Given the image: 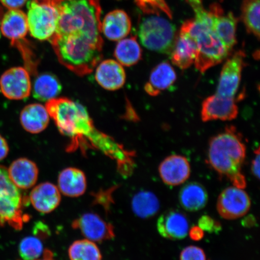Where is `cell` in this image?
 I'll list each match as a JSON object with an SVG mask.
<instances>
[{
	"label": "cell",
	"instance_id": "cell-1",
	"mask_svg": "<svg viewBox=\"0 0 260 260\" xmlns=\"http://www.w3.org/2000/svg\"><path fill=\"white\" fill-rule=\"evenodd\" d=\"M45 107L59 132L70 139V150L82 146L100 149L115 159L120 168L132 161V152L98 130L85 107L80 103L67 98H56L48 101Z\"/></svg>",
	"mask_w": 260,
	"mask_h": 260
},
{
	"label": "cell",
	"instance_id": "cell-2",
	"mask_svg": "<svg viewBox=\"0 0 260 260\" xmlns=\"http://www.w3.org/2000/svg\"><path fill=\"white\" fill-rule=\"evenodd\" d=\"M57 13L53 37L102 40L100 0H51Z\"/></svg>",
	"mask_w": 260,
	"mask_h": 260
},
{
	"label": "cell",
	"instance_id": "cell-3",
	"mask_svg": "<svg viewBox=\"0 0 260 260\" xmlns=\"http://www.w3.org/2000/svg\"><path fill=\"white\" fill-rule=\"evenodd\" d=\"M193 10V19L184 22L181 31L187 32L196 42L198 54L195 67L201 73L222 62L229 57L230 51L217 37L213 27L212 16L205 9L203 0H187Z\"/></svg>",
	"mask_w": 260,
	"mask_h": 260
},
{
	"label": "cell",
	"instance_id": "cell-4",
	"mask_svg": "<svg viewBox=\"0 0 260 260\" xmlns=\"http://www.w3.org/2000/svg\"><path fill=\"white\" fill-rule=\"evenodd\" d=\"M246 151L242 136L235 127L229 126L210 140L208 161L217 173L229 179L233 186L243 188L246 182L242 168Z\"/></svg>",
	"mask_w": 260,
	"mask_h": 260
},
{
	"label": "cell",
	"instance_id": "cell-5",
	"mask_svg": "<svg viewBox=\"0 0 260 260\" xmlns=\"http://www.w3.org/2000/svg\"><path fill=\"white\" fill-rule=\"evenodd\" d=\"M58 61L79 76L93 72L103 57V40L53 37L50 40Z\"/></svg>",
	"mask_w": 260,
	"mask_h": 260
},
{
	"label": "cell",
	"instance_id": "cell-6",
	"mask_svg": "<svg viewBox=\"0 0 260 260\" xmlns=\"http://www.w3.org/2000/svg\"><path fill=\"white\" fill-rule=\"evenodd\" d=\"M139 37L144 46L157 53L171 54L176 40V28L160 16L145 18L139 27Z\"/></svg>",
	"mask_w": 260,
	"mask_h": 260
},
{
	"label": "cell",
	"instance_id": "cell-7",
	"mask_svg": "<svg viewBox=\"0 0 260 260\" xmlns=\"http://www.w3.org/2000/svg\"><path fill=\"white\" fill-rule=\"evenodd\" d=\"M23 198L10 178L8 171L0 165V225L20 230L28 217L22 211Z\"/></svg>",
	"mask_w": 260,
	"mask_h": 260
},
{
	"label": "cell",
	"instance_id": "cell-8",
	"mask_svg": "<svg viewBox=\"0 0 260 260\" xmlns=\"http://www.w3.org/2000/svg\"><path fill=\"white\" fill-rule=\"evenodd\" d=\"M28 31L40 41L50 40L56 31L57 13L50 2L32 0L27 3Z\"/></svg>",
	"mask_w": 260,
	"mask_h": 260
},
{
	"label": "cell",
	"instance_id": "cell-9",
	"mask_svg": "<svg viewBox=\"0 0 260 260\" xmlns=\"http://www.w3.org/2000/svg\"><path fill=\"white\" fill-rule=\"evenodd\" d=\"M251 200L242 188L235 186L226 188L219 194L217 210L222 218L234 220L248 213L251 208Z\"/></svg>",
	"mask_w": 260,
	"mask_h": 260
},
{
	"label": "cell",
	"instance_id": "cell-10",
	"mask_svg": "<svg viewBox=\"0 0 260 260\" xmlns=\"http://www.w3.org/2000/svg\"><path fill=\"white\" fill-rule=\"evenodd\" d=\"M245 54L239 51L228 58L220 74L216 94L224 97L235 98L240 87Z\"/></svg>",
	"mask_w": 260,
	"mask_h": 260
},
{
	"label": "cell",
	"instance_id": "cell-11",
	"mask_svg": "<svg viewBox=\"0 0 260 260\" xmlns=\"http://www.w3.org/2000/svg\"><path fill=\"white\" fill-rule=\"evenodd\" d=\"M32 89L30 74L23 67H14L5 71L0 78V90L11 100H21L30 96Z\"/></svg>",
	"mask_w": 260,
	"mask_h": 260
},
{
	"label": "cell",
	"instance_id": "cell-12",
	"mask_svg": "<svg viewBox=\"0 0 260 260\" xmlns=\"http://www.w3.org/2000/svg\"><path fill=\"white\" fill-rule=\"evenodd\" d=\"M238 114L239 108L235 98L224 97L216 93L204 101L201 112L203 122L232 121Z\"/></svg>",
	"mask_w": 260,
	"mask_h": 260
},
{
	"label": "cell",
	"instance_id": "cell-13",
	"mask_svg": "<svg viewBox=\"0 0 260 260\" xmlns=\"http://www.w3.org/2000/svg\"><path fill=\"white\" fill-rule=\"evenodd\" d=\"M74 229L79 230L84 237L93 242H102L115 237L113 226L98 214L87 213L73 222Z\"/></svg>",
	"mask_w": 260,
	"mask_h": 260
},
{
	"label": "cell",
	"instance_id": "cell-14",
	"mask_svg": "<svg viewBox=\"0 0 260 260\" xmlns=\"http://www.w3.org/2000/svg\"><path fill=\"white\" fill-rule=\"evenodd\" d=\"M158 171L164 183L169 186H178L189 178L190 165L184 156L171 155L161 162Z\"/></svg>",
	"mask_w": 260,
	"mask_h": 260
},
{
	"label": "cell",
	"instance_id": "cell-15",
	"mask_svg": "<svg viewBox=\"0 0 260 260\" xmlns=\"http://www.w3.org/2000/svg\"><path fill=\"white\" fill-rule=\"evenodd\" d=\"M213 27L217 37L230 52L236 44L237 19L232 12L224 14L219 5L211 6Z\"/></svg>",
	"mask_w": 260,
	"mask_h": 260
},
{
	"label": "cell",
	"instance_id": "cell-16",
	"mask_svg": "<svg viewBox=\"0 0 260 260\" xmlns=\"http://www.w3.org/2000/svg\"><path fill=\"white\" fill-rule=\"evenodd\" d=\"M157 228L162 237L173 240L184 239L190 230L186 216L174 210L166 211L159 217Z\"/></svg>",
	"mask_w": 260,
	"mask_h": 260
},
{
	"label": "cell",
	"instance_id": "cell-17",
	"mask_svg": "<svg viewBox=\"0 0 260 260\" xmlns=\"http://www.w3.org/2000/svg\"><path fill=\"white\" fill-rule=\"evenodd\" d=\"M28 31L27 16L19 9L9 10L3 16L0 32L15 45L24 41Z\"/></svg>",
	"mask_w": 260,
	"mask_h": 260
},
{
	"label": "cell",
	"instance_id": "cell-18",
	"mask_svg": "<svg viewBox=\"0 0 260 260\" xmlns=\"http://www.w3.org/2000/svg\"><path fill=\"white\" fill-rule=\"evenodd\" d=\"M95 79L101 86L107 90L122 88L126 81V74L122 65L118 61L107 59L97 67Z\"/></svg>",
	"mask_w": 260,
	"mask_h": 260
},
{
	"label": "cell",
	"instance_id": "cell-19",
	"mask_svg": "<svg viewBox=\"0 0 260 260\" xmlns=\"http://www.w3.org/2000/svg\"><path fill=\"white\" fill-rule=\"evenodd\" d=\"M29 200L39 212L47 214L56 210L61 201V195L57 187L51 183L38 185L31 191Z\"/></svg>",
	"mask_w": 260,
	"mask_h": 260
},
{
	"label": "cell",
	"instance_id": "cell-20",
	"mask_svg": "<svg viewBox=\"0 0 260 260\" xmlns=\"http://www.w3.org/2000/svg\"><path fill=\"white\" fill-rule=\"evenodd\" d=\"M198 52L193 39L187 32L180 30L170 54L172 63L182 70H186L194 63Z\"/></svg>",
	"mask_w": 260,
	"mask_h": 260
},
{
	"label": "cell",
	"instance_id": "cell-21",
	"mask_svg": "<svg viewBox=\"0 0 260 260\" xmlns=\"http://www.w3.org/2000/svg\"><path fill=\"white\" fill-rule=\"evenodd\" d=\"M8 171L10 178L19 189H29L37 183L38 168L34 161L29 159H17L12 162Z\"/></svg>",
	"mask_w": 260,
	"mask_h": 260
},
{
	"label": "cell",
	"instance_id": "cell-22",
	"mask_svg": "<svg viewBox=\"0 0 260 260\" xmlns=\"http://www.w3.org/2000/svg\"><path fill=\"white\" fill-rule=\"evenodd\" d=\"M131 28V19L122 10L109 12L102 22V34L113 41H120L127 37Z\"/></svg>",
	"mask_w": 260,
	"mask_h": 260
},
{
	"label": "cell",
	"instance_id": "cell-23",
	"mask_svg": "<svg viewBox=\"0 0 260 260\" xmlns=\"http://www.w3.org/2000/svg\"><path fill=\"white\" fill-rule=\"evenodd\" d=\"M177 80V74L172 65L167 61L158 64L151 71L149 80L145 85L149 95L156 96L171 87Z\"/></svg>",
	"mask_w": 260,
	"mask_h": 260
},
{
	"label": "cell",
	"instance_id": "cell-24",
	"mask_svg": "<svg viewBox=\"0 0 260 260\" xmlns=\"http://www.w3.org/2000/svg\"><path fill=\"white\" fill-rule=\"evenodd\" d=\"M87 180L84 172L79 169H64L58 175V188L64 196L77 198L86 190Z\"/></svg>",
	"mask_w": 260,
	"mask_h": 260
},
{
	"label": "cell",
	"instance_id": "cell-25",
	"mask_svg": "<svg viewBox=\"0 0 260 260\" xmlns=\"http://www.w3.org/2000/svg\"><path fill=\"white\" fill-rule=\"evenodd\" d=\"M50 116L46 107L35 103L25 106L20 114L22 127L31 134H38L47 128Z\"/></svg>",
	"mask_w": 260,
	"mask_h": 260
},
{
	"label": "cell",
	"instance_id": "cell-26",
	"mask_svg": "<svg viewBox=\"0 0 260 260\" xmlns=\"http://www.w3.org/2000/svg\"><path fill=\"white\" fill-rule=\"evenodd\" d=\"M178 198L184 210L194 212L204 209L207 204L209 196L202 184L191 182L182 187Z\"/></svg>",
	"mask_w": 260,
	"mask_h": 260
},
{
	"label": "cell",
	"instance_id": "cell-27",
	"mask_svg": "<svg viewBox=\"0 0 260 260\" xmlns=\"http://www.w3.org/2000/svg\"><path fill=\"white\" fill-rule=\"evenodd\" d=\"M61 84L58 78L51 73L41 74L35 79L32 95L41 102H48L57 98L61 92Z\"/></svg>",
	"mask_w": 260,
	"mask_h": 260
},
{
	"label": "cell",
	"instance_id": "cell-28",
	"mask_svg": "<svg viewBox=\"0 0 260 260\" xmlns=\"http://www.w3.org/2000/svg\"><path fill=\"white\" fill-rule=\"evenodd\" d=\"M142 54V49L135 37L123 38L119 41L114 53L117 61L125 67H132L138 63L141 59Z\"/></svg>",
	"mask_w": 260,
	"mask_h": 260
},
{
	"label": "cell",
	"instance_id": "cell-29",
	"mask_svg": "<svg viewBox=\"0 0 260 260\" xmlns=\"http://www.w3.org/2000/svg\"><path fill=\"white\" fill-rule=\"evenodd\" d=\"M133 212L141 218H149L155 215L160 209L157 197L150 191H143L135 195L132 202Z\"/></svg>",
	"mask_w": 260,
	"mask_h": 260
},
{
	"label": "cell",
	"instance_id": "cell-30",
	"mask_svg": "<svg viewBox=\"0 0 260 260\" xmlns=\"http://www.w3.org/2000/svg\"><path fill=\"white\" fill-rule=\"evenodd\" d=\"M70 260H102V254L95 242L89 240H77L68 249Z\"/></svg>",
	"mask_w": 260,
	"mask_h": 260
},
{
	"label": "cell",
	"instance_id": "cell-31",
	"mask_svg": "<svg viewBox=\"0 0 260 260\" xmlns=\"http://www.w3.org/2000/svg\"><path fill=\"white\" fill-rule=\"evenodd\" d=\"M260 0H245L242 7V18L247 31L259 38Z\"/></svg>",
	"mask_w": 260,
	"mask_h": 260
},
{
	"label": "cell",
	"instance_id": "cell-32",
	"mask_svg": "<svg viewBox=\"0 0 260 260\" xmlns=\"http://www.w3.org/2000/svg\"><path fill=\"white\" fill-rule=\"evenodd\" d=\"M44 252L43 244L37 237H26L19 243V252L22 260L38 259Z\"/></svg>",
	"mask_w": 260,
	"mask_h": 260
},
{
	"label": "cell",
	"instance_id": "cell-33",
	"mask_svg": "<svg viewBox=\"0 0 260 260\" xmlns=\"http://www.w3.org/2000/svg\"><path fill=\"white\" fill-rule=\"evenodd\" d=\"M136 3L146 14H158L164 12L172 18V13L165 0H135Z\"/></svg>",
	"mask_w": 260,
	"mask_h": 260
},
{
	"label": "cell",
	"instance_id": "cell-34",
	"mask_svg": "<svg viewBox=\"0 0 260 260\" xmlns=\"http://www.w3.org/2000/svg\"><path fill=\"white\" fill-rule=\"evenodd\" d=\"M180 260H207L206 253L199 247L187 246L180 253Z\"/></svg>",
	"mask_w": 260,
	"mask_h": 260
},
{
	"label": "cell",
	"instance_id": "cell-35",
	"mask_svg": "<svg viewBox=\"0 0 260 260\" xmlns=\"http://www.w3.org/2000/svg\"><path fill=\"white\" fill-rule=\"evenodd\" d=\"M199 226L204 232L209 233L217 232L221 229L220 224L209 216H203L198 222Z\"/></svg>",
	"mask_w": 260,
	"mask_h": 260
},
{
	"label": "cell",
	"instance_id": "cell-36",
	"mask_svg": "<svg viewBox=\"0 0 260 260\" xmlns=\"http://www.w3.org/2000/svg\"><path fill=\"white\" fill-rule=\"evenodd\" d=\"M27 0H0L2 5L9 10L19 9Z\"/></svg>",
	"mask_w": 260,
	"mask_h": 260
},
{
	"label": "cell",
	"instance_id": "cell-37",
	"mask_svg": "<svg viewBox=\"0 0 260 260\" xmlns=\"http://www.w3.org/2000/svg\"><path fill=\"white\" fill-rule=\"evenodd\" d=\"M255 155L252 162L251 171L254 177L256 178H259V148H258L255 150Z\"/></svg>",
	"mask_w": 260,
	"mask_h": 260
},
{
	"label": "cell",
	"instance_id": "cell-38",
	"mask_svg": "<svg viewBox=\"0 0 260 260\" xmlns=\"http://www.w3.org/2000/svg\"><path fill=\"white\" fill-rule=\"evenodd\" d=\"M9 148L6 140L0 135V161L5 159L8 155Z\"/></svg>",
	"mask_w": 260,
	"mask_h": 260
},
{
	"label": "cell",
	"instance_id": "cell-39",
	"mask_svg": "<svg viewBox=\"0 0 260 260\" xmlns=\"http://www.w3.org/2000/svg\"><path fill=\"white\" fill-rule=\"evenodd\" d=\"M188 234L193 240H200L204 236V231L199 226H194L188 231Z\"/></svg>",
	"mask_w": 260,
	"mask_h": 260
},
{
	"label": "cell",
	"instance_id": "cell-40",
	"mask_svg": "<svg viewBox=\"0 0 260 260\" xmlns=\"http://www.w3.org/2000/svg\"><path fill=\"white\" fill-rule=\"evenodd\" d=\"M21 260V259H18ZM36 260H55L54 258L53 253L50 250H45L43 256L42 258H39Z\"/></svg>",
	"mask_w": 260,
	"mask_h": 260
},
{
	"label": "cell",
	"instance_id": "cell-41",
	"mask_svg": "<svg viewBox=\"0 0 260 260\" xmlns=\"http://www.w3.org/2000/svg\"><path fill=\"white\" fill-rule=\"evenodd\" d=\"M3 15H4V14H3V9L2 6H0V24H1V21ZM0 34H1V32H0Z\"/></svg>",
	"mask_w": 260,
	"mask_h": 260
},
{
	"label": "cell",
	"instance_id": "cell-42",
	"mask_svg": "<svg viewBox=\"0 0 260 260\" xmlns=\"http://www.w3.org/2000/svg\"><path fill=\"white\" fill-rule=\"evenodd\" d=\"M36 1H38V2H50L51 0H36Z\"/></svg>",
	"mask_w": 260,
	"mask_h": 260
}]
</instances>
